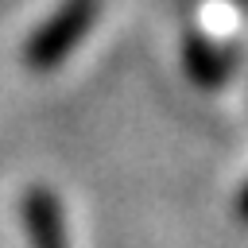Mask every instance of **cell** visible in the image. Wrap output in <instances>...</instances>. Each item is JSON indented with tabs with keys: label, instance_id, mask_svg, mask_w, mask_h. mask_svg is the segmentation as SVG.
I'll use <instances>...</instances> for the list:
<instances>
[{
	"label": "cell",
	"instance_id": "cell-1",
	"mask_svg": "<svg viewBox=\"0 0 248 248\" xmlns=\"http://www.w3.org/2000/svg\"><path fill=\"white\" fill-rule=\"evenodd\" d=\"M97 19V0H66L31 39H27V50H23V62L31 70H54L81 39L85 31L93 27Z\"/></svg>",
	"mask_w": 248,
	"mask_h": 248
},
{
	"label": "cell",
	"instance_id": "cell-2",
	"mask_svg": "<svg viewBox=\"0 0 248 248\" xmlns=\"http://www.w3.org/2000/svg\"><path fill=\"white\" fill-rule=\"evenodd\" d=\"M19 217H23L31 248H70L66 244V217H62L58 194L50 186H27L23 202H19Z\"/></svg>",
	"mask_w": 248,
	"mask_h": 248
},
{
	"label": "cell",
	"instance_id": "cell-4",
	"mask_svg": "<svg viewBox=\"0 0 248 248\" xmlns=\"http://www.w3.org/2000/svg\"><path fill=\"white\" fill-rule=\"evenodd\" d=\"M236 217L248 225V182H244V190H240V198H236Z\"/></svg>",
	"mask_w": 248,
	"mask_h": 248
},
{
	"label": "cell",
	"instance_id": "cell-3",
	"mask_svg": "<svg viewBox=\"0 0 248 248\" xmlns=\"http://www.w3.org/2000/svg\"><path fill=\"white\" fill-rule=\"evenodd\" d=\"M182 66H186V74H190L194 85H202V89H221V85L232 78V70H236V54L225 50L221 43H213L209 35L190 31V35L182 39Z\"/></svg>",
	"mask_w": 248,
	"mask_h": 248
}]
</instances>
